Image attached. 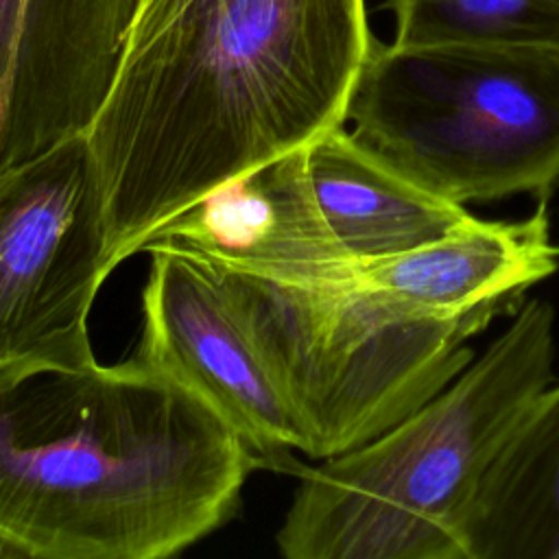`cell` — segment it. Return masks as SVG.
<instances>
[{"label":"cell","instance_id":"cell-1","mask_svg":"<svg viewBox=\"0 0 559 559\" xmlns=\"http://www.w3.org/2000/svg\"><path fill=\"white\" fill-rule=\"evenodd\" d=\"M365 0H138L87 131L118 264L225 181L347 122Z\"/></svg>","mask_w":559,"mask_h":559},{"label":"cell","instance_id":"cell-2","mask_svg":"<svg viewBox=\"0 0 559 559\" xmlns=\"http://www.w3.org/2000/svg\"><path fill=\"white\" fill-rule=\"evenodd\" d=\"M255 452L138 352L0 371V544L33 559H162L236 511Z\"/></svg>","mask_w":559,"mask_h":559},{"label":"cell","instance_id":"cell-3","mask_svg":"<svg viewBox=\"0 0 559 559\" xmlns=\"http://www.w3.org/2000/svg\"><path fill=\"white\" fill-rule=\"evenodd\" d=\"M201 260L295 417L301 452L317 461L362 445L435 397L476 358L469 343L509 314L476 301L445 242L356 260L314 284Z\"/></svg>","mask_w":559,"mask_h":559},{"label":"cell","instance_id":"cell-4","mask_svg":"<svg viewBox=\"0 0 559 559\" xmlns=\"http://www.w3.org/2000/svg\"><path fill=\"white\" fill-rule=\"evenodd\" d=\"M555 308L524 299L445 389L378 437L319 465L275 535L288 559H463L474 493L533 400L552 384Z\"/></svg>","mask_w":559,"mask_h":559},{"label":"cell","instance_id":"cell-5","mask_svg":"<svg viewBox=\"0 0 559 559\" xmlns=\"http://www.w3.org/2000/svg\"><path fill=\"white\" fill-rule=\"evenodd\" d=\"M354 140L467 205L559 183V50L373 41L347 107Z\"/></svg>","mask_w":559,"mask_h":559},{"label":"cell","instance_id":"cell-6","mask_svg":"<svg viewBox=\"0 0 559 559\" xmlns=\"http://www.w3.org/2000/svg\"><path fill=\"white\" fill-rule=\"evenodd\" d=\"M118 266L87 138L0 173V371L87 365V317Z\"/></svg>","mask_w":559,"mask_h":559},{"label":"cell","instance_id":"cell-7","mask_svg":"<svg viewBox=\"0 0 559 559\" xmlns=\"http://www.w3.org/2000/svg\"><path fill=\"white\" fill-rule=\"evenodd\" d=\"M142 251L153 262L135 352L201 397L262 467L290 472L301 432L210 266L168 240L146 242Z\"/></svg>","mask_w":559,"mask_h":559},{"label":"cell","instance_id":"cell-8","mask_svg":"<svg viewBox=\"0 0 559 559\" xmlns=\"http://www.w3.org/2000/svg\"><path fill=\"white\" fill-rule=\"evenodd\" d=\"M138 0H0V173L87 135Z\"/></svg>","mask_w":559,"mask_h":559},{"label":"cell","instance_id":"cell-9","mask_svg":"<svg viewBox=\"0 0 559 559\" xmlns=\"http://www.w3.org/2000/svg\"><path fill=\"white\" fill-rule=\"evenodd\" d=\"M153 240L295 284L334 280L356 262L336 242L319 210L306 146L214 188L157 227L146 242Z\"/></svg>","mask_w":559,"mask_h":559},{"label":"cell","instance_id":"cell-10","mask_svg":"<svg viewBox=\"0 0 559 559\" xmlns=\"http://www.w3.org/2000/svg\"><path fill=\"white\" fill-rule=\"evenodd\" d=\"M319 210L354 260L406 253L445 240L476 221L459 203L411 183L367 148L345 124L306 146Z\"/></svg>","mask_w":559,"mask_h":559},{"label":"cell","instance_id":"cell-11","mask_svg":"<svg viewBox=\"0 0 559 559\" xmlns=\"http://www.w3.org/2000/svg\"><path fill=\"white\" fill-rule=\"evenodd\" d=\"M463 559H559V382L489 463L461 531Z\"/></svg>","mask_w":559,"mask_h":559},{"label":"cell","instance_id":"cell-12","mask_svg":"<svg viewBox=\"0 0 559 559\" xmlns=\"http://www.w3.org/2000/svg\"><path fill=\"white\" fill-rule=\"evenodd\" d=\"M393 44L559 50V0H386Z\"/></svg>","mask_w":559,"mask_h":559},{"label":"cell","instance_id":"cell-13","mask_svg":"<svg viewBox=\"0 0 559 559\" xmlns=\"http://www.w3.org/2000/svg\"><path fill=\"white\" fill-rule=\"evenodd\" d=\"M0 557H13V555H11V552L0 544Z\"/></svg>","mask_w":559,"mask_h":559}]
</instances>
